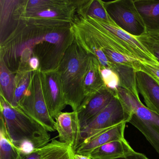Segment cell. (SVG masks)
I'll use <instances>...</instances> for the list:
<instances>
[{"label": "cell", "instance_id": "28", "mask_svg": "<svg viewBox=\"0 0 159 159\" xmlns=\"http://www.w3.org/2000/svg\"><path fill=\"white\" fill-rule=\"evenodd\" d=\"M114 159H149L144 154L134 151L130 154Z\"/></svg>", "mask_w": 159, "mask_h": 159}, {"label": "cell", "instance_id": "3", "mask_svg": "<svg viewBox=\"0 0 159 159\" xmlns=\"http://www.w3.org/2000/svg\"><path fill=\"white\" fill-rule=\"evenodd\" d=\"M0 111L10 138L21 152L29 153L50 143L48 131L22 111L11 106L1 95Z\"/></svg>", "mask_w": 159, "mask_h": 159}, {"label": "cell", "instance_id": "18", "mask_svg": "<svg viewBox=\"0 0 159 159\" xmlns=\"http://www.w3.org/2000/svg\"><path fill=\"white\" fill-rule=\"evenodd\" d=\"M76 14L91 16L101 22L115 25L109 16L101 0L79 1Z\"/></svg>", "mask_w": 159, "mask_h": 159}, {"label": "cell", "instance_id": "25", "mask_svg": "<svg viewBox=\"0 0 159 159\" xmlns=\"http://www.w3.org/2000/svg\"><path fill=\"white\" fill-rule=\"evenodd\" d=\"M101 72L105 86L110 90L117 93L120 86V80L117 73L109 69L101 68Z\"/></svg>", "mask_w": 159, "mask_h": 159}, {"label": "cell", "instance_id": "6", "mask_svg": "<svg viewBox=\"0 0 159 159\" xmlns=\"http://www.w3.org/2000/svg\"><path fill=\"white\" fill-rule=\"evenodd\" d=\"M16 108L41 125L48 132L56 131L55 120L48 111L43 96L39 69L33 71L29 86Z\"/></svg>", "mask_w": 159, "mask_h": 159}, {"label": "cell", "instance_id": "15", "mask_svg": "<svg viewBox=\"0 0 159 159\" xmlns=\"http://www.w3.org/2000/svg\"><path fill=\"white\" fill-rule=\"evenodd\" d=\"M146 34L159 36V0H134Z\"/></svg>", "mask_w": 159, "mask_h": 159}, {"label": "cell", "instance_id": "10", "mask_svg": "<svg viewBox=\"0 0 159 159\" xmlns=\"http://www.w3.org/2000/svg\"><path fill=\"white\" fill-rule=\"evenodd\" d=\"M55 120L56 131L58 133L59 141L71 146L76 151L83 140L78 111H62Z\"/></svg>", "mask_w": 159, "mask_h": 159}, {"label": "cell", "instance_id": "23", "mask_svg": "<svg viewBox=\"0 0 159 159\" xmlns=\"http://www.w3.org/2000/svg\"><path fill=\"white\" fill-rule=\"evenodd\" d=\"M75 153L71 146L56 140L52 148L42 159H75Z\"/></svg>", "mask_w": 159, "mask_h": 159}, {"label": "cell", "instance_id": "7", "mask_svg": "<svg viewBox=\"0 0 159 159\" xmlns=\"http://www.w3.org/2000/svg\"><path fill=\"white\" fill-rule=\"evenodd\" d=\"M103 2L109 16L118 27L134 37L146 33L144 22L135 5L134 0Z\"/></svg>", "mask_w": 159, "mask_h": 159}, {"label": "cell", "instance_id": "2", "mask_svg": "<svg viewBox=\"0 0 159 159\" xmlns=\"http://www.w3.org/2000/svg\"><path fill=\"white\" fill-rule=\"evenodd\" d=\"M71 30L75 41L86 53L96 57L101 68L111 70L113 65L117 64L139 71L140 61L94 18L76 14L71 22Z\"/></svg>", "mask_w": 159, "mask_h": 159}, {"label": "cell", "instance_id": "4", "mask_svg": "<svg viewBox=\"0 0 159 159\" xmlns=\"http://www.w3.org/2000/svg\"><path fill=\"white\" fill-rule=\"evenodd\" d=\"M89 57V55L74 40L58 66L67 103L73 111H78L85 99L83 83Z\"/></svg>", "mask_w": 159, "mask_h": 159}, {"label": "cell", "instance_id": "11", "mask_svg": "<svg viewBox=\"0 0 159 159\" xmlns=\"http://www.w3.org/2000/svg\"><path fill=\"white\" fill-rule=\"evenodd\" d=\"M117 93L104 87L95 94L86 98L78 110L81 128L109 105Z\"/></svg>", "mask_w": 159, "mask_h": 159}, {"label": "cell", "instance_id": "1", "mask_svg": "<svg viewBox=\"0 0 159 159\" xmlns=\"http://www.w3.org/2000/svg\"><path fill=\"white\" fill-rule=\"evenodd\" d=\"M7 6L1 10L0 59L15 74L30 69L29 61L39 59L41 71L57 69L74 41L71 23L58 19L18 17Z\"/></svg>", "mask_w": 159, "mask_h": 159}, {"label": "cell", "instance_id": "19", "mask_svg": "<svg viewBox=\"0 0 159 159\" xmlns=\"http://www.w3.org/2000/svg\"><path fill=\"white\" fill-rule=\"evenodd\" d=\"M16 74L12 72L4 61L0 59L1 95L11 105L15 90Z\"/></svg>", "mask_w": 159, "mask_h": 159}, {"label": "cell", "instance_id": "9", "mask_svg": "<svg viewBox=\"0 0 159 159\" xmlns=\"http://www.w3.org/2000/svg\"><path fill=\"white\" fill-rule=\"evenodd\" d=\"M43 92L48 111L55 120L67 105L58 69L40 71Z\"/></svg>", "mask_w": 159, "mask_h": 159}, {"label": "cell", "instance_id": "14", "mask_svg": "<svg viewBox=\"0 0 159 159\" xmlns=\"http://www.w3.org/2000/svg\"><path fill=\"white\" fill-rule=\"evenodd\" d=\"M137 87L143 97L146 107L159 115V85L152 78L142 71L136 72Z\"/></svg>", "mask_w": 159, "mask_h": 159}, {"label": "cell", "instance_id": "26", "mask_svg": "<svg viewBox=\"0 0 159 159\" xmlns=\"http://www.w3.org/2000/svg\"><path fill=\"white\" fill-rule=\"evenodd\" d=\"M139 70L147 73L159 85V63L140 61L139 66Z\"/></svg>", "mask_w": 159, "mask_h": 159}, {"label": "cell", "instance_id": "12", "mask_svg": "<svg viewBox=\"0 0 159 159\" xmlns=\"http://www.w3.org/2000/svg\"><path fill=\"white\" fill-rule=\"evenodd\" d=\"M95 20L113 35L135 58L139 61L158 63L156 58L136 39L135 37L123 31L115 25L104 23L97 19Z\"/></svg>", "mask_w": 159, "mask_h": 159}, {"label": "cell", "instance_id": "27", "mask_svg": "<svg viewBox=\"0 0 159 159\" xmlns=\"http://www.w3.org/2000/svg\"><path fill=\"white\" fill-rule=\"evenodd\" d=\"M56 140L53 139L46 146L34 149L31 152L29 153L21 152L17 159H42L44 155L52 148Z\"/></svg>", "mask_w": 159, "mask_h": 159}, {"label": "cell", "instance_id": "8", "mask_svg": "<svg viewBox=\"0 0 159 159\" xmlns=\"http://www.w3.org/2000/svg\"><path fill=\"white\" fill-rule=\"evenodd\" d=\"M131 118V113L117 95L106 107L82 127L83 140L122 123H128Z\"/></svg>", "mask_w": 159, "mask_h": 159}, {"label": "cell", "instance_id": "24", "mask_svg": "<svg viewBox=\"0 0 159 159\" xmlns=\"http://www.w3.org/2000/svg\"><path fill=\"white\" fill-rule=\"evenodd\" d=\"M135 38L159 63V36L145 33Z\"/></svg>", "mask_w": 159, "mask_h": 159}, {"label": "cell", "instance_id": "5", "mask_svg": "<svg viewBox=\"0 0 159 159\" xmlns=\"http://www.w3.org/2000/svg\"><path fill=\"white\" fill-rule=\"evenodd\" d=\"M117 94L124 106L131 113L128 123L144 135L159 154V115L148 108L142 104L139 97L127 89L119 86Z\"/></svg>", "mask_w": 159, "mask_h": 159}, {"label": "cell", "instance_id": "29", "mask_svg": "<svg viewBox=\"0 0 159 159\" xmlns=\"http://www.w3.org/2000/svg\"><path fill=\"white\" fill-rule=\"evenodd\" d=\"M29 66L30 68L32 70H37L39 68V60L37 57H31L29 61Z\"/></svg>", "mask_w": 159, "mask_h": 159}, {"label": "cell", "instance_id": "20", "mask_svg": "<svg viewBox=\"0 0 159 159\" xmlns=\"http://www.w3.org/2000/svg\"><path fill=\"white\" fill-rule=\"evenodd\" d=\"M0 120V159H17L21 151L10 138L2 116Z\"/></svg>", "mask_w": 159, "mask_h": 159}, {"label": "cell", "instance_id": "21", "mask_svg": "<svg viewBox=\"0 0 159 159\" xmlns=\"http://www.w3.org/2000/svg\"><path fill=\"white\" fill-rule=\"evenodd\" d=\"M112 70L115 71L120 80V86L127 89L137 97H139L137 87L136 71L133 68L125 65L114 64Z\"/></svg>", "mask_w": 159, "mask_h": 159}, {"label": "cell", "instance_id": "16", "mask_svg": "<svg viewBox=\"0 0 159 159\" xmlns=\"http://www.w3.org/2000/svg\"><path fill=\"white\" fill-rule=\"evenodd\" d=\"M89 55L88 66L83 83V89L85 98L95 94L106 87L98 60L94 56Z\"/></svg>", "mask_w": 159, "mask_h": 159}, {"label": "cell", "instance_id": "13", "mask_svg": "<svg viewBox=\"0 0 159 159\" xmlns=\"http://www.w3.org/2000/svg\"><path fill=\"white\" fill-rule=\"evenodd\" d=\"M126 123H122L84 139L77 148L76 153L89 155L93 150L98 147L111 141L124 139Z\"/></svg>", "mask_w": 159, "mask_h": 159}, {"label": "cell", "instance_id": "22", "mask_svg": "<svg viewBox=\"0 0 159 159\" xmlns=\"http://www.w3.org/2000/svg\"><path fill=\"white\" fill-rule=\"evenodd\" d=\"M34 70L31 69L18 71L16 73V86L13 100L11 106L16 108L28 88Z\"/></svg>", "mask_w": 159, "mask_h": 159}, {"label": "cell", "instance_id": "30", "mask_svg": "<svg viewBox=\"0 0 159 159\" xmlns=\"http://www.w3.org/2000/svg\"><path fill=\"white\" fill-rule=\"evenodd\" d=\"M75 159H92L91 157L89 155H83V154H79L75 153Z\"/></svg>", "mask_w": 159, "mask_h": 159}, {"label": "cell", "instance_id": "17", "mask_svg": "<svg viewBox=\"0 0 159 159\" xmlns=\"http://www.w3.org/2000/svg\"><path fill=\"white\" fill-rule=\"evenodd\" d=\"M125 138L107 143L95 149L89 154L92 159H114L134 152Z\"/></svg>", "mask_w": 159, "mask_h": 159}]
</instances>
